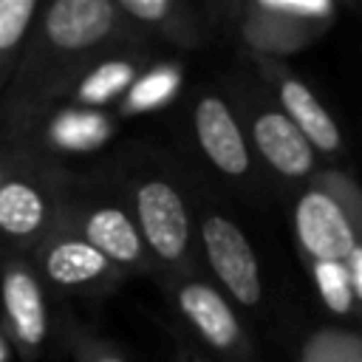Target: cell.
<instances>
[{
  "label": "cell",
  "mask_w": 362,
  "mask_h": 362,
  "mask_svg": "<svg viewBox=\"0 0 362 362\" xmlns=\"http://www.w3.org/2000/svg\"><path fill=\"white\" fill-rule=\"evenodd\" d=\"M136 218L141 243L164 263H178L189 246V215L181 192L164 178H150L136 189Z\"/></svg>",
  "instance_id": "1"
},
{
  "label": "cell",
  "mask_w": 362,
  "mask_h": 362,
  "mask_svg": "<svg viewBox=\"0 0 362 362\" xmlns=\"http://www.w3.org/2000/svg\"><path fill=\"white\" fill-rule=\"evenodd\" d=\"M201 240L206 249V260L221 280V286L243 305H255L263 294L260 269L252 243L223 215H206L201 223Z\"/></svg>",
  "instance_id": "2"
},
{
  "label": "cell",
  "mask_w": 362,
  "mask_h": 362,
  "mask_svg": "<svg viewBox=\"0 0 362 362\" xmlns=\"http://www.w3.org/2000/svg\"><path fill=\"white\" fill-rule=\"evenodd\" d=\"M294 229L300 246L314 260L345 263V257L356 249V235L342 204L325 189H311L297 201Z\"/></svg>",
  "instance_id": "3"
},
{
  "label": "cell",
  "mask_w": 362,
  "mask_h": 362,
  "mask_svg": "<svg viewBox=\"0 0 362 362\" xmlns=\"http://www.w3.org/2000/svg\"><path fill=\"white\" fill-rule=\"evenodd\" d=\"M116 25V8L107 0H57L48 6L42 34L57 51H85L99 45Z\"/></svg>",
  "instance_id": "4"
},
{
  "label": "cell",
  "mask_w": 362,
  "mask_h": 362,
  "mask_svg": "<svg viewBox=\"0 0 362 362\" xmlns=\"http://www.w3.org/2000/svg\"><path fill=\"white\" fill-rule=\"evenodd\" d=\"M192 124H195V139L198 147L204 150V156L209 158V164L215 170H221L223 175L240 178L249 170V147L246 139L235 122V113L229 110V105L218 96H201L192 113Z\"/></svg>",
  "instance_id": "5"
},
{
  "label": "cell",
  "mask_w": 362,
  "mask_h": 362,
  "mask_svg": "<svg viewBox=\"0 0 362 362\" xmlns=\"http://www.w3.org/2000/svg\"><path fill=\"white\" fill-rule=\"evenodd\" d=\"M252 139L257 153L286 178H300L314 164L311 144L300 136L283 110H263L252 122Z\"/></svg>",
  "instance_id": "6"
},
{
  "label": "cell",
  "mask_w": 362,
  "mask_h": 362,
  "mask_svg": "<svg viewBox=\"0 0 362 362\" xmlns=\"http://www.w3.org/2000/svg\"><path fill=\"white\" fill-rule=\"evenodd\" d=\"M3 305H6L8 328L14 331V337L25 348H37L48 331L45 303H42V288L37 277L20 263H11L3 272Z\"/></svg>",
  "instance_id": "7"
},
{
  "label": "cell",
  "mask_w": 362,
  "mask_h": 362,
  "mask_svg": "<svg viewBox=\"0 0 362 362\" xmlns=\"http://www.w3.org/2000/svg\"><path fill=\"white\" fill-rule=\"evenodd\" d=\"M178 308L192 328L215 348H232L240 339V328L229 303L206 283H187L178 288Z\"/></svg>",
  "instance_id": "8"
},
{
  "label": "cell",
  "mask_w": 362,
  "mask_h": 362,
  "mask_svg": "<svg viewBox=\"0 0 362 362\" xmlns=\"http://www.w3.org/2000/svg\"><path fill=\"white\" fill-rule=\"evenodd\" d=\"M85 243L93 246L107 263H139L144 243L136 223L119 206H99L85 218Z\"/></svg>",
  "instance_id": "9"
},
{
  "label": "cell",
  "mask_w": 362,
  "mask_h": 362,
  "mask_svg": "<svg viewBox=\"0 0 362 362\" xmlns=\"http://www.w3.org/2000/svg\"><path fill=\"white\" fill-rule=\"evenodd\" d=\"M280 102L283 113L291 119V124L300 130V136L311 144V150L337 153L339 150V127L328 116V110L320 105V99L297 79H286L280 85Z\"/></svg>",
  "instance_id": "10"
},
{
  "label": "cell",
  "mask_w": 362,
  "mask_h": 362,
  "mask_svg": "<svg viewBox=\"0 0 362 362\" xmlns=\"http://www.w3.org/2000/svg\"><path fill=\"white\" fill-rule=\"evenodd\" d=\"M42 266H45V274L57 286H85L90 280H99L110 269V263L79 238L57 240L45 252Z\"/></svg>",
  "instance_id": "11"
},
{
  "label": "cell",
  "mask_w": 362,
  "mask_h": 362,
  "mask_svg": "<svg viewBox=\"0 0 362 362\" xmlns=\"http://www.w3.org/2000/svg\"><path fill=\"white\" fill-rule=\"evenodd\" d=\"M45 223V198L42 192L23 181L11 178L0 184V232L11 238H28Z\"/></svg>",
  "instance_id": "12"
},
{
  "label": "cell",
  "mask_w": 362,
  "mask_h": 362,
  "mask_svg": "<svg viewBox=\"0 0 362 362\" xmlns=\"http://www.w3.org/2000/svg\"><path fill=\"white\" fill-rule=\"evenodd\" d=\"M107 133H110L107 119L90 110H65L51 122V141L68 150H90L102 144Z\"/></svg>",
  "instance_id": "13"
},
{
  "label": "cell",
  "mask_w": 362,
  "mask_h": 362,
  "mask_svg": "<svg viewBox=\"0 0 362 362\" xmlns=\"http://www.w3.org/2000/svg\"><path fill=\"white\" fill-rule=\"evenodd\" d=\"M130 82H133L130 62H105L93 74L85 76V82L79 85V99L88 105H102V102L113 99L116 93H122Z\"/></svg>",
  "instance_id": "14"
},
{
  "label": "cell",
  "mask_w": 362,
  "mask_h": 362,
  "mask_svg": "<svg viewBox=\"0 0 362 362\" xmlns=\"http://www.w3.org/2000/svg\"><path fill=\"white\" fill-rule=\"evenodd\" d=\"M34 11L37 0H0V71L8 65L14 48L28 31Z\"/></svg>",
  "instance_id": "15"
},
{
  "label": "cell",
  "mask_w": 362,
  "mask_h": 362,
  "mask_svg": "<svg viewBox=\"0 0 362 362\" xmlns=\"http://www.w3.org/2000/svg\"><path fill=\"white\" fill-rule=\"evenodd\" d=\"M314 283L325 300V305L334 314H348L354 303V291L348 283L345 263H331V260H314Z\"/></svg>",
  "instance_id": "16"
},
{
  "label": "cell",
  "mask_w": 362,
  "mask_h": 362,
  "mask_svg": "<svg viewBox=\"0 0 362 362\" xmlns=\"http://www.w3.org/2000/svg\"><path fill=\"white\" fill-rule=\"evenodd\" d=\"M175 85H178V74L175 71H167V68L153 71L141 82L133 85V90H130V107H153V105L164 102L175 90Z\"/></svg>",
  "instance_id": "17"
},
{
  "label": "cell",
  "mask_w": 362,
  "mask_h": 362,
  "mask_svg": "<svg viewBox=\"0 0 362 362\" xmlns=\"http://www.w3.org/2000/svg\"><path fill=\"white\" fill-rule=\"evenodd\" d=\"M260 6L266 11L291 14V17H322V14H331V3H325V0H263Z\"/></svg>",
  "instance_id": "18"
},
{
  "label": "cell",
  "mask_w": 362,
  "mask_h": 362,
  "mask_svg": "<svg viewBox=\"0 0 362 362\" xmlns=\"http://www.w3.org/2000/svg\"><path fill=\"white\" fill-rule=\"evenodd\" d=\"M119 8L141 23H158L170 11V3L167 0H122Z\"/></svg>",
  "instance_id": "19"
},
{
  "label": "cell",
  "mask_w": 362,
  "mask_h": 362,
  "mask_svg": "<svg viewBox=\"0 0 362 362\" xmlns=\"http://www.w3.org/2000/svg\"><path fill=\"white\" fill-rule=\"evenodd\" d=\"M345 272H348V283L354 297L362 300V246H356L348 257H345Z\"/></svg>",
  "instance_id": "20"
},
{
  "label": "cell",
  "mask_w": 362,
  "mask_h": 362,
  "mask_svg": "<svg viewBox=\"0 0 362 362\" xmlns=\"http://www.w3.org/2000/svg\"><path fill=\"white\" fill-rule=\"evenodd\" d=\"M96 362H122L116 354H102V356H96Z\"/></svg>",
  "instance_id": "21"
}]
</instances>
